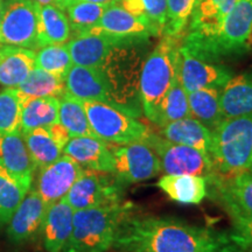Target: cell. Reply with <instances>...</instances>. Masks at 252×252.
<instances>
[{"label": "cell", "instance_id": "44dd1931", "mask_svg": "<svg viewBox=\"0 0 252 252\" xmlns=\"http://www.w3.org/2000/svg\"><path fill=\"white\" fill-rule=\"evenodd\" d=\"M0 161L15 178L31 187L36 168L21 132L0 135Z\"/></svg>", "mask_w": 252, "mask_h": 252}, {"label": "cell", "instance_id": "ac0fdd59", "mask_svg": "<svg viewBox=\"0 0 252 252\" xmlns=\"http://www.w3.org/2000/svg\"><path fill=\"white\" fill-rule=\"evenodd\" d=\"M62 152L72 158L84 169L112 174L113 156L110 144L99 138H70Z\"/></svg>", "mask_w": 252, "mask_h": 252}, {"label": "cell", "instance_id": "60d3db41", "mask_svg": "<svg viewBox=\"0 0 252 252\" xmlns=\"http://www.w3.org/2000/svg\"><path fill=\"white\" fill-rule=\"evenodd\" d=\"M74 1H88V2H94V4H100V5H117L119 0H74Z\"/></svg>", "mask_w": 252, "mask_h": 252}, {"label": "cell", "instance_id": "8992f818", "mask_svg": "<svg viewBox=\"0 0 252 252\" xmlns=\"http://www.w3.org/2000/svg\"><path fill=\"white\" fill-rule=\"evenodd\" d=\"M91 130L109 144L125 145L144 141L151 132L137 121L134 110L126 106L96 100H82Z\"/></svg>", "mask_w": 252, "mask_h": 252}, {"label": "cell", "instance_id": "9c48e42d", "mask_svg": "<svg viewBox=\"0 0 252 252\" xmlns=\"http://www.w3.org/2000/svg\"><path fill=\"white\" fill-rule=\"evenodd\" d=\"M39 8L40 4L35 0H5L0 24L1 42L32 50L39 49Z\"/></svg>", "mask_w": 252, "mask_h": 252}, {"label": "cell", "instance_id": "5b68a950", "mask_svg": "<svg viewBox=\"0 0 252 252\" xmlns=\"http://www.w3.org/2000/svg\"><path fill=\"white\" fill-rule=\"evenodd\" d=\"M210 157L220 174L249 171L252 166V115L223 119L213 130Z\"/></svg>", "mask_w": 252, "mask_h": 252}, {"label": "cell", "instance_id": "d4e9b609", "mask_svg": "<svg viewBox=\"0 0 252 252\" xmlns=\"http://www.w3.org/2000/svg\"><path fill=\"white\" fill-rule=\"evenodd\" d=\"M157 186L171 200L184 204H198L206 198L208 184L204 176L163 175Z\"/></svg>", "mask_w": 252, "mask_h": 252}, {"label": "cell", "instance_id": "f6af8a7d", "mask_svg": "<svg viewBox=\"0 0 252 252\" xmlns=\"http://www.w3.org/2000/svg\"><path fill=\"white\" fill-rule=\"evenodd\" d=\"M116 252H128V251H117V250H116Z\"/></svg>", "mask_w": 252, "mask_h": 252}, {"label": "cell", "instance_id": "b9f144b4", "mask_svg": "<svg viewBox=\"0 0 252 252\" xmlns=\"http://www.w3.org/2000/svg\"><path fill=\"white\" fill-rule=\"evenodd\" d=\"M35 1H37L41 5H53V6H56V7L60 8L59 0H35Z\"/></svg>", "mask_w": 252, "mask_h": 252}, {"label": "cell", "instance_id": "ba28073f", "mask_svg": "<svg viewBox=\"0 0 252 252\" xmlns=\"http://www.w3.org/2000/svg\"><path fill=\"white\" fill-rule=\"evenodd\" d=\"M125 185L111 173L83 169L64 200L74 212L123 202Z\"/></svg>", "mask_w": 252, "mask_h": 252}, {"label": "cell", "instance_id": "4316f807", "mask_svg": "<svg viewBox=\"0 0 252 252\" xmlns=\"http://www.w3.org/2000/svg\"><path fill=\"white\" fill-rule=\"evenodd\" d=\"M60 99L58 97H32L23 102L21 133L37 127H49L59 123Z\"/></svg>", "mask_w": 252, "mask_h": 252}, {"label": "cell", "instance_id": "1f68e13d", "mask_svg": "<svg viewBox=\"0 0 252 252\" xmlns=\"http://www.w3.org/2000/svg\"><path fill=\"white\" fill-rule=\"evenodd\" d=\"M59 99V123L67 128L70 137H96L90 127L83 102L67 93Z\"/></svg>", "mask_w": 252, "mask_h": 252}, {"label": "cell", "instance_id": "9a60e30c", "mask_svg": "<svg viewBox=\"0 0 252 252\" xmlns=\"http://www.w3.org/2000/svg\"><path fill=\"white\" fill-rule=\"evenodd\" d=\"M67 46L72 64L102 68L113 50L123 47H130L131 45L106 34L86 31L75 34Z\"/></svg>", "mask_w": 252, "mask_h": 252}, {"label": "cell", "instance_id": "3957f363", "mask_svg": "<svg viewBox=\"0 0 252 252\" xmlns=\"http://www.w3.org/2000/svg\"><path fill=\"white\" fill-rule=\"evenodd\" d=\"M134 204L119 202L74 212L72 231L62 252H106L113 247L119 226Z\"/></svg>", "mask_w": 252, "mask_h": 252}, {"label": "cell", "instance_id": "bcb514c9", "mask_svg": "<svg viewBox=\"0 0 252 252\" xmlns=\"http://www.w3.org/2000/svg\"><path fill=\"white\" fill-rule=\"evenodd\" d=\"M249 171H250V172L252 173V166H251V168H250V169H249Z\"/></svg>", "mask_w": 252, "mask_h": 252}, {"label": "cell", "instance_id": "f35d334b", "mask_svg": "<svg viewBox=\"0 0 252 252\" xmlns=\"http://www.w3.org/2000/svg\"><path fill=\"white\" fill-rule=\"evenodd\" d=\"M47 128H48L49 133L52 135L53 139L55 140V143L58 144L63 151L64 146L67 145V143L71 138L70 134H69V132L67 131V128H65L61 123H55V124H53L52 126H49V127Z\"/></svg>", "mask_w": 252, "mask_h": 252}, {"label": "cell", "instance_id": "d6986e66", "mask_svg": "<svg viewBox=\"0 0 252 252\" xmlns=\"http://www.w3.org/2000/svg\"><path fill=\"white\" fill-rule=\"evenodd\" d=\"M72 217L74 209L64 198L48 207L41 234L47 252H62L71 235Z\"/></svg>", "mask_w": 252, "mask_h": 252}, {"label": "cell", "instance_id": "e0dca14e", "mask_svg": "<svg viewBox=\"0 0 252 252\" xmlns=\"http://www.w3.org/2000/svg\"><path fill=\"white\" fill-rule=\"evenodd\" d=\"M48 207L35 189H30L13 216L8 220L7 237L13 243L20 244L35 239L42 234Z\"/></svg>", "mask_w": 252, "mask_h": 252}, {"label": "cell", "instance_id": "8fae6325", "mask_svg": "<svg viewBox=\"0 0 252 252\" xmlns=\"http://www.w3.org/2000/svg\"><path fill=\"white\" fill-rule=\"evenodd\" d=\"M207 184L213 189L214 197L236 220H252V173L223 175L215 172L208 176Z\"/></svg>", "mask_w": 252, "mask_h": 252}, {"label": "cell", "instance_id": "30bf717a", "mask_svg": "<svg viewBox=\"0 0 252 252\" xmlns=\"http://www.w3.org/2000/svg\"><path fill=\"white\" fill-rule=\"evenodd\" d=\"M113 156L112 174L127 186L152 179L161 172V163L154 151L143 141L115 146L110 144Z\"/></svg>", "mask_w": 252, "mask_h": 252}, {"label": "cell", "instance_id": "4dcf8cb0", "mask_svg": "<svg viewBox=\"0 0 252 252\" xmlns=\"http://www.w3.org/2000/svg\"><path fill=\"white\" fill-rule=\"evenodd\" d=\"M30 189L0 161V224L8 223Z\"/></svg>", "mask_w": 252, "mask_h": 252}, {"label": "cell", "instance_id": "836d02e7", "mask_svg": "<svg viewBox=\"0 0 252 252\" xmlns=\"http://www.w3.org/2000/svg\"><path fill=\"white\" fill-rule=\"evenodd\" d=\"M117 5L152 25L162 35L167 21V0H119Z\"/></svg>", "mask_w": 252, "mask_h": 252}, {"label": "cell", "instance_id": "5bb4252c", "mask_svg": "<svg viewBox=\"0 0 252 252\" xmlns=\"http://www.w3.org/2000/svg\"><path fill=\"white\" fill-rule=\"evenodd\" d=\"M83 169L72 158L63 154L56 161L40 169L35 190L47 207L52 206L65 197Z\"/></svg>", "mask_w": 252, "mask_h": 252}, {"label": "cell", "instance_id": "ee69618b", "mask_svg": "<svg viewBox=\"0 0 252 252\" xmlns=\"http://www.w3.org/2000/svg\"><path fill=\"white\" fill-rule=\"evenodd\" d=\"M2 13H4V1H2V0H0V24H1ZM0 42H1V39H0Z\"/></svg>", "mask_w": 252, "mask_h": 252}, {"label": "cell", "instance_id": "cb8c5ba5", "mask_svg": "<svg viewBox=\"0 0 252 252\" xmlns=\"http://www.w3.org/2000/svg\"><path fill=\"white\" fill-rule=\"evenodd\" d=\"M220 109L223 117L252 115V72L232 76L220 89Z\"/></svg>", "mask_w": 252, "mask_h": 252}, {"label": "cell", "instance_id": "ab89813d", "mask_svg": "<svg viewBox=\"0 0 252 252\" xmlns=\"http://www.w3.org/2000/svg\"><path fill=\"white\" fill-rule=\"evenodd\" d=\"M234 230L252 250V220H234Z\"/></svg>", "mask_w": 252, "mask_h": 252}, {"label": "cell", "instance_id": "7a4b0ae2", "mask_svg": "<svg viewBox=\"0 0 252 252\" xmlns=\"http://www.w3.org/2000/svg\"><path fill=\"white\" fill-rule=\"evenodd\" d=\"M181 47L212 63L247 54L252 49V0H237L212 35L184 39Z\"/></svg>", "mask_w": 252, "mask_h": 252}, {"label": "cell", "instance_id": "7bdbcfd3", "mask_svg": "<svg viewBox=\"0 0 252 252\" xmlns=\"http://www.w3.org/2000/svg\"><path fill=\"white\" fill-rule=\"evenodd\" d=\"M59 2H60V8H61L62 11H64V9L71 4V2H74V0H59Z\"/></svg>", "mask_w": 252, "mask_h": 252}, {"label": "cell", "instance_id": "277c9868", "mask_svg": "<svg viewBox=\"0 0 252 252\" xmlns=\"http://www.w3.org/2000/svg\"><path fill=\"white\" fill-rule=\"evenodd\" d=\"M180 46L179 36L163 35L141 68L140 100L145 116L153 124H157L162 99L179 74Z\"/></svg>", "mask_w": 252, "mask_h": 252}, {"label": "cell", "instance_id": "f1b7e54d", "mask_svg": "<svg viewBox=\"0 0 252 252\" xmlns=\"http://www.w3.org/2000/svg\"><path fill=\"white\" fill-rule=\"evenodd\" d=\"M21 102L32 97H62L65 94L64 78L40 68H34L17 88Z\"/></svg>", "mask_w": 252, "mask_h": 252}, {"label": "cell", "instance_id": "2e32d148", "mask_svg": "<svg viewBox=\"0 0 252 252\" xmlns=\"http://www.w3.org/2000/svg\"><path fill=\"white\" fill-rule=\"evenodd\" d=\"M231 77V70L224 65L195 58L180 46L179 78L187 94L203 88L222 89Z\"/></svg>", "mask_w": 252, "mask_h": 252}, {"label": "cell", "instance_id": "7402d4cb", "mask_svg": "<svg viewBox=\"0 0 252 252\" xmlns=\"http://www.w3.org/2000/svg\"><path fill=\"white\" fill-rule=\"evenodd\" d=\"M236 1L237 0H197L185 39H201L212 35Z\"/></svg>", "mask_w": 252, "mask_h": 252}, {"label": "cell", "instance_id": "8d00e7d4", "mask_svg": "<svg viewBox=\"0 0 252 252\" xmlns=\"http://www.w3.org/2000/svg\"><path fill=\"white\" fill-rule=\"evenodd\" d=\"M108 5L94 4L88 1H74L65 8L71 32L75 34L90 30L99 21Z\"/></svg>", "mask_w": 252, "mask_h": 252}, {"label": "cell", "instance_id": "484cf974", "mask_svg": "<svg viewBox=\"0 0 252 252\" xmlns=\"http://www.w3.org/2000/svg\"><path fill=\"white\" fill-rule=\"evenodd\" d=\"M71 28L67 15L53 5H41L37 20L39 49L49 45H61L70 39Z\"/></svg>", "mask_w": 252, "mask_h": 252}, {"label": "cell", "instance_id": "603a6c76", "mask_svg": "<svg viewBox=\"0 0 252 252\" xmlns=\"http://www.w3.org/2000/svg\"><path fill=\"white\" fill-rule=\"evenodd\" d=\"M35 68V52L18 46H0V84L20 86Z\"/></svg>", "mask_w": 252, "mask_h": 252}, {"label": "cell", "instance_id": "ffe728a7", "mask_svg": "<svg viewBox=\"0 0 252 252\" xmlns=\"http://www.w3.org/2000/svg\"><path fill=\"white\" fill-rule=\"evenodd\" d=\"M159 135L172 143L193 147L209 157L212 154L213 131L193 117L184 118L161 126Z\"/></svg>", "mask_w": 252, "mask_h": 252}, {"label": "cell", "instance_id": "e575fe53", "mask_svg": "<svg viewBox=\"0 0 252 252\" xmlns=\"http://www.w3.org/2000/svg\"><path fill=\"white\" fill-rule=\"evenodd\" d=\"M23 102L17 88H6L0 91V135L21 132Z\"/></svg>", "mask_w": 252, "mask_h": 252}, {"label": "cell", "instance_id": "f546056e", "mask_svg": "<svg viewBox=\"0 0 252 252\" xmlns=\"http://www.w3.org/2000/svg\"><path fill=\"white\" fill-rule=\"evenodd\" d=\"M21 134L35 168H45L61 157L62 149L55 143L47 127H37Z\"/></svg>", "mask_w": 252, "mask_h": 252}, {"label": "cell", "instance_id": "d590c367", "mask_svg": "<svg viewBox=\"0 0 252 252\" xmlns=\"http://www.w3.org/2000/svg\"><path fill=\"white\" fill-rule=\"evenodd\" d=\"M35 67L65 78L72 61L65 43L45 46L35 53Z\"/></svg>", "mask_w": 252, "mask_h": 252}, {"label": "cell", "instance_id": "4fadbf2b", "mask_svg": "<svg viewBox=\"0 0 252 252\" xmlns=\"http://www.w3.org/2000/svg\"><path fill=\"white\" fill-rule=\"evenodd\" d=\"M64 82L65 93L75 98L118 104L115 98V89L112 83L102 68L72 64Z\"/></svg>", "mask_w": 252, "mask_h": 252}, {"label": "cell", "instance_id": "52a82bcc", "mask_svg": "<svg viewBox=\"0 0 252 252\" xmlns=\"http://www.w3.org/2000/svg\"><path fill=\"white\" fill-rule=\"evenodd\" d=\"M143 143L154 151L161 163V172L168 175L208 178L216 172L212 158L193 147L172 143L156 133H150Z\"/></svg>", "mask_w": 252, "mask_h": 252}, {"label": "cell", "instance_id": "83f0119b", "mask_svg": "<svg viewBox=\"0 0 252 252\" xmlns=\"http://www.w3.org/2000/svg\"><path fill=\"white\" fill-rule=\"evenodd\" d=\"M187 96L191 117L202 123L209 130H215L224 119L220 109V88H203L188 93Z\"/></svg>", "mask_w": 252, "mask_h": 252}, {"label": "cell", "instance_id": "d6a6232c", "mask_svg": "<svg viewBox=\"0 0 252 252\" xmlns=\"http://www.w3.org/2000/svg\"><path fill=\"white\" fill-rule=\"evenodd\" d=\"M188 117H191L188 96L184 87H182L178 74L172 87L167 91L165 98L162 99L156 125L161 127L168 123L180 121V119Z\"/></svg>", "mask_w": 252, "mask_h": 252}, {"label": "cell", "instance_id": "7c38bea8", "mask_svg": "<svg viewBox=\"0 0 252 252\" xmlns=\"http://www.w3.org/2000/svg\"><path fill=\"white\" fill-rule=\"evenodd\" d=\"M88 31L106 34L131 46L147 40L151 36L160 35L152 25L128 13L119 5L109 6L97 25Z\"/></svg>", "mask_w": 252, "mask_h": 252}, {"label": "cell", "instance_id": "6da1fadb", "mask_svg": "<svg viewBox=\"0 0 252 252\" xmlns=\"http://www.w3.org/2000/svg\"><path fill=\"white\" fill-rule=\"evenodd\" d=\"M113 249L128 252H252L235 230L197 226L171 217L130 216Z\"/></svg>", "mask_w": 252, "mask_h": 252}, {"label": "cell", "instance_id": "74e56055", "mask_svg": "<svg viewBox=\"0 0 252 252\" xmlns=\"http://www.w3.org/2000/svg\"><path fill=\"white\" fill-rule=\"evenodd\" d=\"M197 0H167V21L162 35L179 36L188 25Z\"/></svg>", "mask_w": 252, "mask_h": 252}]
</instances>
